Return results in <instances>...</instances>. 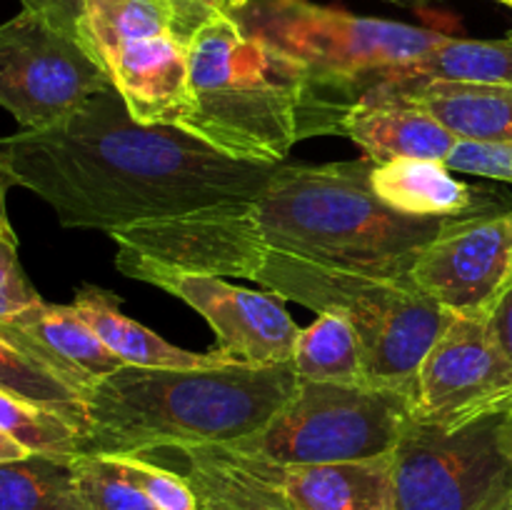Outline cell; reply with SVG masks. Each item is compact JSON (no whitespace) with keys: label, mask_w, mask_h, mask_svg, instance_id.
Returning a JSON list of instances; mask_svg holds the SVG:
<instances>
[{"label":"cell","mask_w":512,"mask_h":510,"mask_svg":"<svg viewBox=\"0 0 512 510\" xmlns=\"http://www.w3.org/2000/svg\"><path fill=\"white\" fill-rule=\"evenodd\" d=\"M125 475L148 495L158 510H200L198 495L183 473L150 460L148 455H110Z\"/></svg>","instance_id":"27"},{"label":"cell","mask_w":512,"mask_h":510,"mask_svg":"<svg viewBox=\"0 0 512 510\" xmlns=\"http://www.w3.org/2000/svg\"><path fill=\"white\" fill-rule=\"evenodd\" d=\"M233 15L250 35L355 100L373 88L375 75L420 58L448 38L438 30L365 18L310 0H248Z\"/></svg>","instance_id":"6"},{"label":"cell","mask_w":512,"mask_h":510,"mask_svg":"<svg viewBox=\"0 0 512 510\" xmlns=\"http://www.w3.org/2000/svg\"><path fill=\"white\" fill-rule=\"evenodd\" d=\"M73 308L80 318L95 330L100 340L108 345L113 355L123 360V365H138V368H218L228 365L230 360L220 353H190L178 348L140 325L138 320L128 318L120 310V298L113 290L98 288V285H80L75 290Z\"/></svg>","instance_id":"19"},{"label":"cell","mask_w":512,"mask_h":510,"mask_svg":"<svg viewBox=\"0 0 512 510\" xmlns=\"http://www.w3.org/2000/svg\"><path fill=\"white\" fill-rule=\"evenodd\" d=\"M0 390L35 405L55 410L75 425L80 433H88V410L85 395L60 378L53 368L25 353L10 340L0 338Z\"/></svg>","instance_id":"24"},{"label":"cell","mask_w":512,"mask_h":510,"mask_svg":"<svg viewBox=\"0 0 512 510\" xmlns=\"http://www.w3.org/2000/svg\"><path fill=\"white\" fill-rule=\"evenodd\" d=\"M245 3H248V0H225V8H228V13H233V10L243 8Z\"/></svg>","instance_id":"36"},{"label":"cell","mask_w":512,"mask_h":510,"mask_svg":"<svg viewBox=\"0 0 512 510\" xmlns=\"http://www.w3.org/2000/svg\"><path fill=\"white\" fill-rule=\"evenodd\" d=\"M43 298L30 285L18 260V245L0 235V323H13L28 310L38 308Z\"/></svg>","instance_id":"28"},{"label":"cell","mask_w":512,"mask_h":510,"mask_svg":"<svg viewBox=\"0 0 512 510\" xmlns=\"http://www.w3.org/2000/svg\"><path fill=\"white\" fill-rule=\"evenodd\" d=\"M108 88L78 35L25 8L0 25V105L20 130L60 123Z\"/></svg>","instance_id":"10"},{"label":"cell","mask_w":512,"mask_h":510,"mask_svg":"<svg viewBox=\"0 0 512 510\" xmlns=\"http://www.w3.org/2000/svg\"><path fill=\"white\" fill-rule=\"evenodd\" d=\"M370 158L278 165L253 200L150 220L113 233L115 268L148 265L230 278L258 253L408 280L425 248L460 218H410L370 188Z\"/></svg>","instance_id":"1"},{"label":"cell","mask_w":512,"mask_h":510,"mask_svg":"<svg viewBox=\"0 0 512 510\" xmlns=\"http://www.w3.org/2000/svg\"><path fill=\"white\" fill-rule=\"evenodd\" d=\"M8 188H10L8 175L0 170V235H3L8 243L18 245V235H15L13 223H10V218H8V205H5V195H8Z\"/></svg>","instance_id":"33"},{"label":"cell","mask_w":512,"mask_h":510,"mask_svg":"<svg viewBox=\"0 0 512 510\" xmlns=\"http://www.w3.org/2000/svg\"><path fill=\"white\" fill-rule=\"evenodd\" d=\"M230 278L255 280L270 293L315 313L343 315L358 333L363 383L410 395L420 363L450 318L448 310L410 278H373L293 255L258 253L235 265Z\"/></svg>","instance_id":"5"},{"label":"cell","mask_w":512,"mask_h":510,"mask_svg":"<svg viewBox=\"0 0 512 510\" xmlns=\"http://www.w3.org/2000/svg\"><path fill=\"white\" fill-rule=\"evenodd\" d=\"M495 3H500V5H508V8L512 10V0H495Z\"/></svg>","instance_id":"38"},{"label":"cell","mask_w":512,"mask_h":510,"mask_svg":"<svg viewBox=\"0 0 512 510\" xmlns=\"http://www.w3.org/2000/svg\"><path fill=\"white\" fill-rule=\"evenodd\" d=\"M0 338L43 360L85 398L100 380L123 368V360L110 353L73 305H50L43 300L13 323H0Z\"/></svg>","instance_id":"14"},{"label":"cell","mask_w":512,"mask_h":510,"mask_svg":"<svg viewBox=\"0 0 512 510\" xmlns=\"http://www.w3.org/2000/svg\"><path fill=\"white\" fill-rule=\"evenodd\" d=\"M503 448L512 460V405L508 408V413H505V420H503Z\"/></svg>","instance_id":"35"},{"label":"cell","mask_w":512,"mask_h":510,"mask_svg":"<svg viewBox=\"0 0 512 510\" xmlns=\"http://www.w3.org/2000/svg\"><path fill=\"white\" fill-rule=\"evenodd\" d=\"M25 455H30V453L23 448V445H18L15 440H10L8 435L0 433V463H5V460L25 458Z\"/></svg>","instance_id":"34"},{"label":"cell","mask_w":512,"mask_h":510,"mask_svg":"<svg viewBox=\"0 0 512 510\" xmlns=\"http://www.w3.org/2000/svg\"><path fill=\"white\" fill-rule=\"evenodd\" d=\"M278 165L233 160L178 125L133 120L118 90L60 123L0 138V170L65 228L113 235L150 220L253 200Z\"/></svg>","instance_id":"2"},{"label":"cell","mask_w":512,"mask_h":510,"mask_svg":"<svg viewBox=\"0 0 512 510\" xmlns=\"http://www.w3.org/2000/svg\"><path fill=\"white\" fill-rule=\"evenodd\" d=\"M120 273L175 295L203 315L215 333V353L230 363H290L300 328L290 318L285 300L270 290H248L218 275L128 265Z\"/></svg>","instance_id":"11"},{"label":"cell","mask_w":512,"mask_h":510,"mask_svg":"<svg viewBox=\"0 0 512 510\" xmlns=\"http://www.w3.org/2000/svg\"><path fill=\"white\" fill-rule=\"evenodd\" d=\"M0 433L8 435L28 453L75 458L83 433L55 410L35 405L0 390Z\"/></svg>","instance_id":"25"},{"label":"cell","mask_w":512,"mask_h":510,"mask_svg":"<svg viewBox=\"0 0 512 510\" xmlns=\"http://www.w3.org/2000/svg\"><path fill=\"white\" fill-rule=\"evenodd\" d=\"M508 510H512V505H510V508H508Z\"/></svg>","instance_id":"39"},{"label":"cell","mask_w":512,"mask_h":510,"mask_svg":"<svg viewBox=\"0 0 512 510\" xmlns=\"http://www.w3.org/2000/svg\"><path fill=\"white\" fill-rule=\"evenodd\" d=\"M200 510H295L258 465L223 445L175 450Z\"/></svg>","instance_id":"20"},{"label":"cell","mask_w":512,"mask_h":510,"mask_svg":"<svg viewBox=\"0 0 512 510\" xmlns=\"http://www.w3.org/2000/svg\"><path fill=\"white\" fill-rule=\"evenodd\" d=\"M78 40L133 120L183 125L193 110L188 35L173 0H83Z\"/></svg>","instance_id":"7"},{"label":"cell","mask_w":512,"mask_h":510,"mask_svg":"<svg viewBox=\"0 0 512 510\" xmlns=\"http://www.w3.org/2000/svg\"><path fill=\"white\" fill-rule=\"evenodd\" d=\"M73 465L90 510H158L110 455H75Z\"/></svg>","instance_id":"26"},{"label":"cell","mask_w":512,"mask_h":510,"mask_svg":"<svg viewBox=\"0 0 512 510\" xmlns=\"http://www.w3.org/2000/svg\"><path fill=\"white\" fill-rule=\"evenodd\" d=\"M388 3H395V5H425V3H433V0H388Z\"/></svg>","instance_id":"37"},{"label":"cell","mask_w":512,"mask_h":510,"mask_svg":"<svg viewBox=\"0 0 512 510\" xmlns=\"http://www.w3.org/2000/svg\"><path fill=\"white\" fill-rule=\"evenodd\" d=\"M410 280L448 313L488 320L512 285V210L453 220L420 253Z\"/></svg>","instance_id":"13"},{"label":"cell","mask_w":512,"mask_h":510,"mask_svg":"<svg viewBox=\"0 0 512 510\" xmlns=\"http://www.w3.org/2000/svg\"><path fill=\"white\" fill-rule=\"evenodd\" d=\"M193 110L183 125L233 160L283 165L293 145L340 135L358 100L215 10L188 38Z\"/></svg>","instance_id":"3"},{"label":"cell","mask_w":512,"mask_h":510,"mask_svg":"<svg viewBox=\"0 0 512 510\" xmlns=\"http://www.w3.org/2000/svg\"><path fill=\"white\" fill-rule=\"evenodd\" d=\"M0 510H90L73 458L30 453L0 463Z\"/></svg>","instance_id":"22"},{"label":"cell","mask_w":512,"mask_h":510,"mask_svg":"<svg viewBox=\"0 0 512 510\" xmlns=\"http://www.w3.org/2000/svg\"><path fill=\"white\" fill-rule=\"evenodd\" d=\"M430 80L448 83L512 85V33L500 40L445 38L420 58L393 65L375 75V85H415Z\"/></svg>","instance_id":"21"},{"label":"cell","mask_w":512,"mask_h":510,"mask_svg":"<svg viewBox=\"0 0 512 510\" xmlns=\"http://www.w3.org/2000/svg\"><path fill=\"white\" fill-rule=\"evenodd\" d=\"M413 395L368 383L300 380L265 428L225 448L270 465H325L393 453Z\"/></svg>","instance_id":"8"},{"label":"cell","mask_w":512,"mask_h":510,"mask_svg":"<svg viewBox=\"0 0 512 510\" xmlns=\"http://www.w3.org/2000/svg\"><path fill=\"white\" fill-rule=\"evenodd\" d=\"M440 160L403 158L375 165L370 188L388 208L410 218H473L503 210V193L470 185Z\"/></svg>","instance_id":"17"},{"label":"cell","mask_w":512,"mask_h":510,"mask_svg":"<svg viewBox=\"0 0 512 510\" xmlns=\"http://www.w3.org/2000/svg\"><path fill=\"white\" fill-rule=\"evenodd\" d=\"M293 365L300 380L363 383L358 333L343 315L318 313L308 328H300Z\"/></svg>","instance_id":"23"},{"label":"cell","mask_w":512,"mask_h":510,"mask_svg":"<svg viewBox=\"0 0 512 510\" xmlns=\"http://www.w3.org/2000/svg\"><path fill=\"white\" fill-rule=\"evenodd\" d=\"M485 323H488V330L495 343H498V348L512 363V285L505 290V295L498 300V305H495Z\"/></svg>","instance_id":"31"},{"label":"cell","mask_w":512,"mask_h":510,"mask_svg":"<svg viewBox=\"0 0 512 510\" xmlns=\"http://www.w3.org/2000/svg\"><path fill=\"white\" fill-rule=\"evenodd\" d=\"M180 10V18H183V30L185 35H193V30L198 28L203 20H208L215 10H225V0H173Z\"/></svg>","instance_id":"32"},{"label":"cell","mask_w":512,"mask_h":510,"mask_svg":"<svg viewBox=\"0 0 512 510\" xmlns=\"http://www.w3.org/2000/svg\"><path fill=\"white\" fill-rule=\"evenodd\" d=\"M25 10L40 13L50 23L63 28L65 33L78 35V18L83 10V0H20Z\"/></svg>","instance_id":"30"},{"label":"cell","mask_w":512,"mask_h":510,"mask_svg":"<svg viewBox=\"0 0 512 510\" xmlns=\"http://www.w3.org/2000/svg\"><path fill=\"white\" fill-rule=\"evenodd\" d=\"M250 460L295 510H395L393 453L325 465H270L258 458Z\"/></svg>","instance_id":"15"},{"label":"cell","mask_w":512,"mask_h":510,"mask_svg":"<svg viewBox=\"0 0 512 510\" xmlns=\"http://www.w3.org/2000/svg\"><path fill=\"white\" fill-rule=\"evenodd\" d=\"M450 170L512 183V140L508 143H468L458 140L445 160Z\"/></svg>","instance_id":"29"},{"label":"cell","mask_w":512,"mask_h":510,"mask_svg":"<svg viewBox=\"0 0 512 510\" xmlns=\"http://www.w3.org/2000/svg\"><path fill=\"white\" fill-rule=\"evenodd\" d=\"M375 88L415 103L458 140L468 143L512 140V85L430 80V83L375 85Z\"/></svg>","instance_id":"18"},{"label":"cell","mask_w":512,"mask_h":510,"mask_svg":"<svg viewBox=\"0 0 512 510\" xmlns=\"http://www.w3.org/2000/svg\"><path fill=\"white\" fill-rule=\"evenodd\" d=\"M508 410L460 425L410 418L393 450L395 510H508L512 460L503 448Z\"/></svg>","instance_id":"9"},{"label":"cell","mask_w":512,"mask_h":510,"mask_svg":"<svg viewBox=\"0 0 512 510\" xmlns=\"http://www.w3.org/2000/svg\"><path fill=\"white\" fill-rule=\"evenodd\" d=\"M512 405V363L483 318L450 313L415 375L413 420L460 425Z\"/></svg>","instance_id":"12"},{"label":"cell","mask_w":512,"mask_h":510,"mask_svg":"<svg viewBox=\"0 0 512 510\" xmlns=\"http://www.w3.org/2000/svg\"><path fill=\"white\" fill-rule=\"evenodd\" d=\"M345 138L360 145L375 165L403 158L445 163L458 138L433 115L385 90H368L343 120Z\"/></svg>","instance_id":"16"},{"label":"cell","mask_w":512,"mask_h":510,"mask_svg":"<svg viewBox=\"0 0 512 510\" xmlns=\"http://www.w3.org/2000/svg\"><path fill=\"white\" fill-rule=\"evenodd\" d=\"M300 378L293 360L218 368L123 365L85 398L88 433L78 455H153L233 445L275 418Z\"/></svg>","instance_id":"4"}]
</instances>
